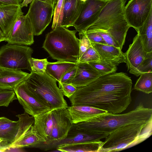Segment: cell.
I'll use <instances>...</instances> for the list:
<instances>
[{
    "instance_id": "cell-1",
    "label": "cell",
    "mask_w": 152,
    "mask_h": 152,
    "mask_svg": "<svg viewBox=\"0 0 152 152\" xmlns=\"http://www.w3.org/2000/svg\"><path fill=\"white\" fill-rule=\"evenodd\" d=\"M132 84L131 78L126 73L113 72L77 88L69 98L71 105H87L108 113L120 114L132 102Z\"/></svg>"
},
{
    "instance_id": "cell-2",
    "label": "cell",
    "mask_w": 152,
    "mask_h": 152,
    "mask_svg": "<svg viewBox=\"0 0 152 152\" xmlns=\"http://www.w3.org/2000/svg\"><path fill=\"white\" fill-rule=\"evenodd\" d=\"M152 122V109L140 103L134 109L127 113L108 112L97 115L84 122L73 124L76 130L89 134H107L119 128L130 124Z\"/></svg>"
},
{
    "instance_id": "cell-3",
    "label": "cell",
    "mask_w": 152,
    "mask_h": 152,
    "mask_svg": "<svg viewBox=\"0 0 152 152\" xmlns=\"http://www.w3.org/2000/svg\"><path fill=\"white\" fill-rule=\"evenodd\" d=\"M77 31L59 26L46 35L42 48L58 61L77 63L79 57L80 40Z\"/></svg>"
},
{
    "instance_id": "cell-4",
    "label": "cell",
    "mask_w": 152,
    "mask_h": 152,
    "mask_svg": "<svg viewBox=\"0 0 152 152\" xmlns=\"http://www.w3.org/2000/svg\"><path fill=\"white\" fill-rule=\"evenodd\" d=\"M152 122L123 126L111 132L102 142L98 152H117L141 143L152 134Z\"/></svg>"
},
{
    "instance_id": "cell-5",
    "label": "cell",
    "mask_w": 152,
    "mask_h": 152,
    "mask_svg": "<svg viewBox=\"0 0 152 152\" xmlns=\"http://www.w3.org/2000/svg\"><path fill=\"white\" fill-rule=\"evenodd\" d=\"M126 0H107L96 21L86 31H103L111 37L127 31L130 27L124 15Z\"/></svg>"
},
{
    "instance_id": "cell-6",
    "label": "cell",
    "mask_w": 152,
    "mask_h": 152,
    "mask_svg": "<svg viewBox=\"0 0 152 152\" xmlns=\"http://www.w3.org/2000/svg\"><path fill=\"white\" fill-rule=\"evenodd\" d=\"M24 82L30 90L48 104L51 110L68 107L56 81L46 72L39 74L31 72Z\"/></svg>"
},
{
    "instance_id": "cell-7",
    "label": "cell",
    "mask_w": 152,
    "mask_h": 152,
    "mask_svg": "<svg viewBox=\"0 0 152 152\" xmlns=\"http://www.w3.org/2000/svg\"><path fill=\"white\" fill-rule=\"evenodd\" d=\"M33 50L27 45L8 43L0 48V68L31 72L28 59Z\"/></svg>"
},
{
    "instance_id": "cell-8",
    "label": "cell",
    "mask_w": 152,
    "mask_h": 152,
    "mask_svg": "<svg viewBox=\"0 0 152 152\" xmlns=\"http://www.w3.org/2000/svg\"><path fill=\"white\" fill-rule=\"evenodd\" d=\"M25 112L35 117L52 110L48 104L30 90L24 81L14 90Z\"/></svg>"
},
{
    "instance_id": "cell-9",
    "label": "cell",
    "mask_w": 152,
    "mask_h": 152,
    "mask_svg": "<svg viewBox=\"0 0 152 152\" xmlns=\"http://www.w3.org/2000/svg\"><path fill=\"white\" fill-rule=\"evenodd\" d=\"M54 8L51 4L33 0L26 15L31 22L34 35L42 34L51 22Z\"/></svg>"
},
{
    "instance_id": "cell-10",
    "label": "cell",
    "mask_w": 152,
    "mask_h": 152,
    "mask_svg": "<svg viewBox=\"0 0 152 152\" xmlns=\"http://www.w3.org/2000/svg\"><path fill=\"white\" fill-rule=\"evenodd\" d=\"M152 11V0H130L125 6L124 15L130 27L136 31L144 24Z\"/></svg>"
},
{
    "instance_id": "cell-11",
    "label": "cell",
    "mask_w": 152,
    "mask_h": 152,
    "mask_svg": "<svg viewBox=\"0 0 152 152\" xmlns=\"http://www.w3.org/2000/svg\"><path fill=\"white\" fill-rule=\"evenodd\" d=\"M34 35L30 20L23 12L14 23L5 41L8 43L30 45L34 42Z\"/></svg>"
},
{
    "instance_id": "cell-12",
    "label": "cell",
    "mask_w": 152,
    "mask_h": 152,
    "mask_svg": "<svg viewBox=\"0 0 152 152\" xmlns=\"http://www.w3.org/2000/svg\"><path fill=\"white\" fill-rule=\"evenodd\" d=\"M107 0H87L83 2L80 15L72 25L79 33H84L97 20Z\"/></svg>"
},
{
    "instance_id": "cell-13",
    "label": "cell",
    "mask_w": 152,
    "mask_h": 152,
    "mask_svg": "<svg viewBox=\"0 0 152 152\" xmlns=\"http://www.w3.org/2000/svg\"><path fill=\"white\" fill-rule=\"evenodd\" d=\"M73 124L67 108L61 109L55 128L52 131L46 142L41 143L44 145H56L66 138Z\"/></svg>"
},
{
    "instance_id": "cell-14",
    "label": "cell",
    "mask_w": 152,
    "mask_h": 152,
    "mask_svg": "<svg viewBox=\"0 0 152 152\" xmlns=\"http://www.w3.org/2000/svg\"><path fill=\"white\" fill-rule=\"evenodd\" d=\"M147 53L137 34L125 53V63L130 73L135 75L137 68L144 59Z\"/></svg>"
},
{
    "instance_id": "cell-15",
    "label": "cell",
    "mask_w": 152,
    "mask_h": 152,
    "mask_svg": "<svg viewBox=\"0 0 152 152\" xmlns=\"http://www.w3.org/2000/svg\"><path fill=\"white\" fill-rule=\"evenodd\" d=\"M59 109L52 110L34 117L35 130L45 142L54 127Z\"/></svg>"
},
{
    "instance_id": "cell-16",
    "label": "cell",
    "mask_w": 152,
    "mask_h": 152,
    "mask_svg": "<svg viewBox=\"0 0 152 152\" xmlns=\"http://www.w3.org/2000/svg\"><path fill=\"white\" fill-rule=\"evenodd\" d=\"M91 44L101 59L116 66L121 63L126 62L125 53L119 48L99 43H91Z\"/></svg>"
},
{
    "instance_id": "cell-17",
    "label": "cell",
    "mask_w": 152,
    "mask_h": 152,
    "mask_svg": "<svg viewBox=\"0 0 152 152\" xmlns=\"http://www.w3.org/2000/svg\"><path fill=\"white\" fill-rule=\"evenodd\" d=\"M76 75L71 84L77 88L85 86L101 76L89 63H77Z\"/></svg>"
},
{
    "instance_id": "cell-18",
    "label": "cell",
    "mask_w": 152,
    "mask_h": 152,
    "mask_svg": "<svg viewBox=\"0 0 152 152\" xmlns=\"http://www.w3.org/2000/svg\"><path fill=\"white\" fill-rule=\"evenodd\" d=\"M21 4L0 6V29L6 37L22 13Z\"/></svg>"
},
{
    "instance_id": "cell-19",
    "label": "cell",
    "mask_w": 152,
    "mask_h": 152,
    "mask_svg": "<svg viewBox=\"0 0 152 152\" xmlns=\"http://www.w3.org/2000/svg\"><path fill=\"white\" fill-rule=\"evenodd\" d=\"M29 74L21 70L0 68V88L14 90Z\"/></svg>"
},
{
    "instance_id": "cell-20",
    "label": "cell",
    "mask_w": 152,
    "mask_h": 152,
    "mask_svg": "<svg viewBox=\"0 0 152 152\" xmlns=\"http://www.w3.org/2000/svg\"><path fill=\"white\" fill-rule=\"evenodd\" d=\"M67 109L73 124L86 121L91 118L107 112L90 106L85 105H71Z\"/></svg>"
},
{
    "instance_id": "cell-21",
    "label": "cell",
    "mask_w": 152,
    "mask_h": 152,
    "mask_svg": "<svg viewBox=\"0 0 152 152\" xmlns=\"http://www.w3.org/2000/svg\"><path fill=\"white\" fill-rule=\"evenodd\" d=\"M80 0H64L61 26H72L79 17L83 3Z\"/></svg>"
},
{
    "instance_id": "cell-22",
    "label": "cell",
    "mask_w": 152,
    "mask_h": 152,
    "mask_svg": "<svg viewBox=\"0 0 152 152\" xmlns=\"http://www.w3.org/2000/svg\"><path fill=\"white\" fill-rule=\"evenodd\" d=\"M108 135L105 134L91 135L85 134L77 130L72 126L66 138L55 145H56V147L86 142L99 141Z\"/></svg>"
},
{
    "instance_id": "cell-23",
    "label": "cell",
    "mask_w": 152,
    "mask_h": 152,
    "mask_svg": "<svg viewBox=\"0 0 152 152\" xmlns=\"http://www.w3.org/2000/svg\"><path fill=\"white\" fill-rule=\"evenodd\" d=\"M77 65V63L72 62L61 61L48 62L45 72L59 83L65 73Z\"/></svg>"
},
{
    "instance_id": "cell-24",
    "label": "cell",
    "mask_w": 152,
    "mask_h": 152,
    "mask_svg": "<svg viewBox=\"0 0 152 152\" xmlns=\"http://www.w3.org/2000/svg\"><path fill=\"white\" fill-rule=\"evenodd\" d=\"M19 120L12 121L8 118L0 124V138L7 141L11 144L15 141L19 128Z\"/></svg>"
},
{
    "instance_id": "cell-25",
    "label": "cell",
    "mask_w": 152,
    "mask_h": 152,
    "mask_svg": "<svg viewBox=\"0 0 152 152\" xmlns=\"http://www.w3.org/2000/svg\"><path fill=\"white\" fill-rule=\"evenodd\" d=\"M102 141L86 142L58 146L56 149L64 152H98Z\"/></svg>"
},
{
    "instance_id": "cell-26",
    "label": "cell",
    "mask_w": 152,
    "mask_h": 152,
    "mask_svg": "<svg viewBox=\"0 0 152 152\" xmlns=\"http://www.w3.org/2000/svg\"><path fill=\"white\" fill-rule=\"evenodd\" d=\"M137 31L146 52H152V11L143 25Z\"/></svg>"
},
{
    "instance_id": "cell-27",
    "label": "cell",
    "mask_w": 152,
    "mask_h": 152,
    "mask_svg": "<svg viewBox=\"0 0 152 152\" xmlns=\"http://www.w3.org/2000/svg\"><path fill=\"white\" fill-rule=\"evenodd\" d=\"M45 142V140L37 133L33 125L24 136L12 144L10 148L33 147L36 145Z\"/></svg>"
},
{
    "instance_id": "cell-28",
    "label": "cell",
    "mask_w": 152,
    "mask_h": 152,
    "mask_svg": "<svg viewBox=\"0 0 152 152\" xmlns=\"http://www.w3.org/2000/svg\"><path fill=\"white\" fill-rule=\"evenodd\" d=\"M135 84L133 89L149 94L152 92V71L143 73Z\"/></svg>"
},
{
    "instance_id": "cell-29",
    "label": "cell",
    "mask_w": 152,
    "mask_h": 152,
    "mask_svg": "<svg viewBox=\"0 0 152 152\" xmlns=\"http://www.w3.org/2000/svg\"><path fill=\"white\" fill-rule=\"evenodd\" d=\"M89 63L97 71L101 76L115 72L117 70L116 66L101 59L99 61Z\"/></svg>"
},
{
    "instance_id": "cell-30",
    "label": "cell",
    "mask_w": 152,
    "mask_h": 152,
    "mask_svg": "<svg viewBox=\"0 0 152 152\" xmlns=\"http://www.w3.org/2000/svg\"><path fill=\"white\" fill-rule=\"evenodd\" d=\"M17 98L14 90L0 88V107H8Z\"/></svg>"
},
{
    "instance_id": "cell-31",
    "label": "cell",
    "mask_w": 152,
    "mask_h": 152,
    "mask_svg": "<svg viewBox=\"0 0 152 152\" xmlns=\"http://www.w3.org/2000/svg\"><path fill=\"white\" fill-rule=\"evenodd\" d=\"M64 0H58L54 8L52 26V30L60 26L63 15Z\"/></svg>"
},
{
    "instance_id": "cell-32",
    "label": "cell",
    "mask_w": 152,
    "mask_h": 152,
    "mask_svg": "<svg viewBox=\"0 0 152 152\" xmlns=\"http://www.w3.org/2000/svg\"><path fill=\"white\" fill-rule=\"evenodd\" d=\"M31 72L43 74L45 72L47 64L48 63L47 59H36L31 57L28 59Z\"/></svg>"
},
{
    "instance_id": "cell-33",
    "label": "cell",
    "mask_w": 152,
    "mask_h": 152,
    "mask_svg": "<svg viewBox=\"0 0 152 152\" xmlns=\"http://www.w3.org/2000/svg\"><path fill=\"white\" fill-rule=\"evenodd\" d=\"M101 60L96 50L91 46L78 59L77 62L88 63L98 62Z\"/></svg>"
},
{
    "instance_id": "cell-34",
    "label": "cell",
    "mask_w": 152,
    "mask_h": 152,
    "mask_svg": "<svg viewBox=\"0 0 152 152\" xmlns=\"http://www.w3.org/2000/svg\"><path fill=\"white\" fill-rule=\"evenodd\" d=\"M152 71V52L148 53L145 58L137 67L135 76L142 73Z\"/></svg>"
},
{
    "instance_id": "cell-35",
    "label": "cell",
    "mask_w": 152,
    "mask_h": 152,
    "mask_svg": "<svg viewBox=\"0 0 152 152\" xmlns=\"http://www.w3.org/2000/svg\"><path fill=\"white\" fill-rule=\"evenodd\" d=\"M79 34L80 37L79 59L83 53L92 45L91 42L85 33H79Z\"/></svg>"
},
{
    "instance_id": "cell-36",
    "label": "cell",
    "mask_w": 152,
    "mask_h": 152,
    "mask_svg": "<svg viewBox=\"0 0 152 152\" xmlns=\"http://www.w3.org/2000/svg\"><path fill=\"white\" fill-rule=\"evenodd\" d=\"M59 88L63 95L69 98L76 91L77 88L71 84L58 83Z\"/></svg>"
},
{
    "instance_id": "cell-37",
    "label": "cell",
    "mask_w": 152,
    "mask_h": 152,
    "mask_svg": "<svg viewBox=\"0 0 152 152\" xmlns=\"http://www.w3.org/2000/svg\"><path fill=\"white\" fill-rule=\"evenodd\" d=\"M84 33L91 43L107 45L102 36L97 33L86 31Z\"/></svg>"
},
{
    "instance_id": "cell-38",
    "label": "cell",
    "mask_w": 152,
    "mask_h": 152,
    "mask_svg": "<svg viewBox=\"0 0 152 152\" xmlns=\"http://www.w3.org/2000/svg\"><path fill=\"white\" fill-rule=\"evenodd\" d=\"M77 66V65L66 72L62 77L60 82L58 83L71 84L76 75Z\"/></svg>"
},
{
    "instance_id": "cell-39",
    "label": "cell",
    "mask_w": 152,
    "mask_h": 152,
    "mask_svg": "<svg viewBox=\"0 0 152 152\" xmlns=\"http://www.w3.org/2000/svg\"><path fill=\"white\" fill-rule=\"evenodd\" d=\"M11 144L6 140L0 138V152L5 151L11 147Z\"/></svg>"
},
{
    "instance_id": "cell-40",
    "label": "cell",
    "mask_w": 152,
    "mask_h": 152,
    "mask_svg": "<svg viewBox=\"0 0 152 152\" xmlns=\"http://www.w3.org/2000/svg\"><path fill=\"white\" fill-rule=\"evenodd\" d=\"M21 4L17 0H0V6Z\"/></svg>"
},
{
    "instance_id": "cell-41",
    "label": "cell",
    "mask_w": 152,
    "mask_h": 152,
    "mask_svg": "<svg viewBox=\"0 0 152 152\" xmlns=\"http://www.w3.org/2000/svg\"><path fill=\"white\" fill-rule=\"evenodd\" d=\"M33 0H23V2L21 4V8L24 7H27L28 4L31 3Z\"/></svg>"
},
{
    "instance_id": "cell-42",
    "label": "cell",
    "mask_w": 152,
    "mask_h": 152,
    "mask_svg": "<svg viewBox=\"0 0 152 152\" xmlns=\"http://www.w3.org/2000/svg\"><path fill=\"white\" fill-rule=\"evenodd\" d=\"M6 37L0 29V42L5 41Z\"/></svg>"
},
{
    "instance_id": "cell-43",
    "label": "cell",
    "mask_w": 152,
    "mask_h": 152,
    "mask_svg": "<svg viewBox=\"0 0 152 152\" xmlns=\"http://www.w3.org/2000/svg\"><path fill=\"white\" fill-rule=\"evenodd\" d=\"M39 0L50 4L53 5L52 2V0Z\"/></svg>"
},
{
    "instance_id": "cell-44",
    "label": "cell",
    "mask_w": 152,
    "mask_h": 152,
    "mask_svg": "<svg viewBox=\"0 0 152 152\" xmlns=\"http://www.w3.org/2000/svg\"><path fill=\"white\" fill-rule=\"evenodd\" d=\"M7 118L3 117H0V124L3 121L7 120Z\"/></svg>"
},
{
    "instance_id": "cell-45",
    "label": "cell",
    "mask_w": 152,
    "mask_h": 152,
    "mask_svg": "<svg viewBox=\"0 0 152 152\" xmlns=\"http://www.w3.org/2000/svg\"><path fill=\"white\" fill-rule=\"evenodd\" d=\"M57 1L58 0H52L54 8H55V6L57 3Z\"/></svg>"
},
{
    "instance_id": "cell-46",
    "label": "cell",
    "mask_w": 152,
    "mask_h": 152,
    "mask_svg": "<svg viewBox=\"0 0 152 152\" xmlns=\"http://www.w3.org/2000/svg\"><path fill=\"white\" fill-rule=\"evenodd\" d=\"M17 1L20 4H21L23 0H17Z\"/></svg>"
},
{
    "instance_id": "cell-47",
    "label": "cell",
    "mask_w": 152,
    "mask_h": 152,
    "mask_svg": "<svg viewBox=\"0 0 152 152\" xmlns=\"http://www.w3.org/2000/svg\"></svg>"
}]
</instances>
